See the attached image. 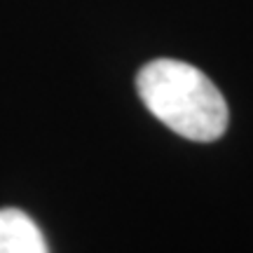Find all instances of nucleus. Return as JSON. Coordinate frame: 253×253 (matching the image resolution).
<instances>
[{
  "label": "nucleus",
  "instance_id": "nucleus-1",
  "mask_svg": "<svg viewBox=\"0 0 253 253\" xmlns=\"http://www.w3.org/2000/svg\"><path fill=\"white\" fill-rule=\"evenodd\" d=\"M136 89L162 125L190 141H216L227 129V103L204 73L176 59H155L136 75Z\"/></svg>",
  "mask_w": 253,
  "mask_h": 253
},
{
  "label": "nucleus",
  "instance_id": "nucleus-2",
  "mask_svg": "<svg viewBox=\"0 0 253 253\" xmlns=\"http://www.w3.org/2000/svg\"><path fill=\"white\" fill-rule=\"evenodd\" d=\"M0 253H49L33 218L19 209H0Z\"/></svg>",
  "mask_w": 253,
  "mask_h": 253
}]
</instances>
